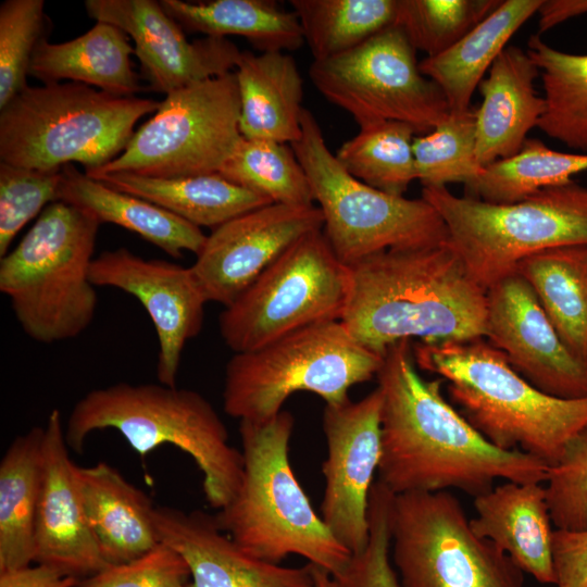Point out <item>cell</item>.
<instances>
[{
  "label": "cell",
  "instance_id": "1",
  "mask_svg": "<svg viewBox=\"0 0 587 587\" xmlns=\"http://www.w3.org/2000/svg\"><path fill=\"white\" fill-rule=\"evenodd\" d=\"M383 394L378 480L392 494L458 489L474 498L498 478L545 484L549 466L490 444L416 371L411 340L391 345L376 375Z\"/></svg>",
  "mask_w": 587,
  "mask_h": 587
},
{
  "label": "cell",
  "instance_id": "2",
  "mask_svg": "<svg viewBox=\"0 0 587 587\" xmlns=\"http://www.w3.org/2000/svg\"><path fill=\"white\" fill-rule=\"evenodd\" d=\"M349 268L350 290L340 321L370 350L384 357L404 339L485 337L486 289L448 240L385 250Z\"/></svg>",
  "mask_w": 587,
  "mask_h": 587
},
{
  "label": "cell",
  "instance_id": "3",
  "mask_svg": "<svg viewBox=\"0 0 587 587\" xmlns=\"http://www.w3.org/2000/svg\"><path fill=\"white\" fill-rule=\"evenodd\" d=\"M416 365L439 375L450 400L490 444L519 449L549 467L587 428V397L563 399L534 387L484 337L419 341Z\"/></svg>",
  "mask_w": 587,
  "mask_h": 587
},
{
  "label": "cell",
  "instance_id": "4",
  "mask_svg": "<svg viewBox=\"0 0 587 587\" xmlns=\"http://www.w3.org/2000/svg\"><path fill=\"white\" fill-rule=\"evenodd\" d=\"M295 419L286 410L262 422L240 421L243 470L233 499L215 522L242 550L279 564L303 557L333 576L352 554L330 533L298 483L288 451Z\"/></svg>",
  "mask_w": 587,
  "mask_h": 587
},
{
  "label": "cell",
  "instance_id": "5",
  "mask_svg": "<svg viewBox=\"0 0 587 587\" xmlns=\"http://www.w3.org/2000/svg\"><path fill=\"white\" fill-rule=\"evenodd\" d=\"M65 428L68 448L84 451L87 437L117 430L142 458L162 445L188 453L201 471L208 503L224 508L242 477V453L213 405L199 392L163 384L121 382L88 391L73 407Z\"/></svg>",
  "mask_w": 587,
  "mask_h": 587
},
{
  "label": "cell",
  "instance_id": "6",
  "mask_svg": "<svg viewBox=\"0 0 587 587\" xmlns=\"http://www.w3.org/2000/svg\"><path fill=\"white\" fill-rule=\"evenodd\" d=\"M99 226L87 211L55 201L0 257V291L33 340L73 339L93 321L98 297L90 268Z\"/></svg>",
  "mask_w": 587,
  "mask_h": 587
},
{
  "label": "cell",
  "instance_id": "7",
  "mask_svg": "<svg viewBox=\"0 0 587 587\" xmlns=\"http://www.w3.org/2000/svg\"><path fill=\"white\" fill-rule=\"evenodd\" d=\"M159 105L76 82L27 86L0 109V162L40 171L73 162L85 173L100 170L125 150L136 123Z\"/></svg>",
  "mask_w": 587,
  "mask_h": 587
},
{
  "label": "cell",
  "instance_id": "8",
  "mask_svg": "<svg viewBox=\"0 0 587 587\" xmlns=\"http://www.w3.org/2000/svg\"><path fill=\"white\" fill-rule=\"evenodd\" d=\"M422 198L438 212L449 243L486 290L529 255L587 246V187L573 179L512 203L458 197L447 187H423Z\"/></svg>",
  "mask_w": 587,
  "mask_h": 587
},
{
  "label": "cell",
  "instance_id": "9",
  "mask_svg": "<svg viewBox=\"0 0 587 587\" xmlns=\"http://www.w3.org/2000/svg\"><path fill=\"white\" fill-rule=\"evenodd\" d=\"M383 360L340 320L309 325L234 353L225 369L223 408L239 421L262 422L278 414L297 391L338 404L349 399L350 387L376 376Z\"/></svg>",
  "mask_w": 587,
  "mask_h": 587
},
{
  "label": "cell",
  "instance_id": "10",
  "mask_svg": "<svg viewBox=\"0 0 587 587\" xmlns=\"http://www.w3.org/2000/svg\"><path fill=\"white\" fill-rule=\"evenodd\" d=\"M301 124V137L290 146L323 214L322 232L345 265L389 249L427 247L448 240L442 218L425 199L389 195L357 179L329 150L308 109Z\"/></svg>",
  "mask_w": 587,
  "mask_h": 587
},
{
  "label": "cell",
  "instance_id": "11",
  "mask_svg": "<svg viewBox=\"0 0 587 587\" xmlns=\"http://www.w3.org/2000/svg\"><path fill=\"white\" fill-rule=\"evenodd\" d=\"M350 290V268L322 229L294 243L218 319L235 353L258 349L300 328L339 321Z\"/></svg>",
  "mask_w": 587,
  "mask_h": 587
},
{
  "label": "cell",
  "instance_id": "12",
  "mask_svg": "<svg viewBox=\"0 0 587 587\" xmlns=\"http://www.w3.org/2000/svg\"><path fill=\"white\" fill-rule=\"evenodd\" d=\"M391 560L401 587H523V572L478 536L449 491L395 495Z\"/></svg>",
  "mask_w": 587,
  "mask_h": 587
},
{
  "label": "cell",
  "instance_id": "13",
  "mask_svg": "<svg viewBox=\"0 0 587 587\" xmlns=\"http://www.w3.org/2000/svg\"><path fill=\"white\" fill-rule=\"evenodd\" d=\"M235 72L167 93L125 150L102 168L145 177L176 178L218 173L242 137Z\"/></svg>",
  "mask_w": 587,
  "mask_h": 587
},
{
  "label": "cell",
  "instance_id": "14",
  "mask_svg": "<svg viewBox=\"0 0 587 587\" xmlns=\"http://www.w3.org/2000/svg\"><path fill=\"white\" fill-rule=\"evenodd\" d=\"M415 51L395 24L345 53L313 61L309 76L320 93L348 112L360 128L394 121L423 135L450 110L440 88L421 72Z\"/></svg>",
  "mask_w": 587,
  "mask_h": 587
},
{
  "label": "cell",
  "instance_id": "15",
  "mask_svg": "<svg viewBox=\"0 0 587 587\" xmlns=\"http://www.w3.org/2000/svg\"><path fill=\"white\" fill-rule=\"evenodd\" d=\"M382 405L377 386L358 401L326 404L323 413L327 455L322 465L321 517L352 555L369 542V497L380 459Z\"/></svg>",
  "mask_w": 587,
  "mask_h": 587
},
{
  "label": "cell",
  "instance_id": "16",
  "mask_svg": "<svg viewBox=\"0 0 587 587\" xmlns=\"http://www.w3.org/2000/svg\"><path fill=\"white\" fill-rule=\"evenodd\" d=\"M323 223L314 204H266L214 228L190 268L207 301L227 307Z\"/></svg>",
  "mask_w": 587,
  "mask_h": 587
},
{
  "label": "cell",
  "instance_id": "17",
  "mask_svg": "<svg viewBox=\"0 0 587 587\" xmlns=\"http://www.w3.org/2000/svg\"><path fill=\"white\" fill-rule=\"evenodd\" d=\"M90 279L96 287L120 289L141 303L157 332L158 380L176 386L183 350L200 333L208 302L190 266L117 248L95 257Z\"/></svg>",
  "mask_w": 587,
  "mask_h": 587
},
{
  "label": "cell",
  "instance_id": "18",
  "mask_svg": "<svg viewBox=\"0 0 587 587\" xmlns=\"http://www.w3.org/2000/svg\"><path fill=\"white\" fill-rule=\"evenodd\" d=\"M488 341L539 390L587 397V367L565 348L528 282L516 271L486 290Z\"/></svg>",
  "mask_w": 587,
  "mask_h": 587
},
{
  "label": "cell",
  "instance_id": "19",
  "mask_svg": "<svg viewBox=\"0 0 587 587\" xmlns=\"http://www.w3.org/2000/svg\"><path fill=\"white\" fill-rule=\"evenodd\" d=\"M90 17L121 28L135 42L150 88L170 93L185 86L230 73L241 54L222 37L189 41L183 27L155 0H86Z\"/></svg>",
  "mask_w": 587,
  "mask_h": 587
},
{
  "label": "cell",
  "instance_id": "20",
  "mask_svg": "<svg viewBox=\"0 0 587 587\" xmlns=\"http://www.w3.org/2000/svg\"><path fill=\"white\" fill-rule=\"evenodd\" d=\"M43 427L34 562L65 576L83 579L110 564L103 558L88 523L59 409L51 410Z\"/></svg>",
  "mask_w": 587,
  "mask_h": 587
},
{
  "label": "cell",
  "instance_id": "21",
  "mask_svg": "<svg viewBox=\"0 0 587 587\" xmlns=\"http://www.w3.org/2000/svg\"><path fill=\"white\" fill-rule=\"evenodd\" d=\"M160 538L187 562V587H312V564L288 567L257 559L221 530L214 516L155 507Z\"/></svg>",
  "mask_w": 587,
  "mask_h": 587
},
{
  "label": "cell",
  "instance_id": "22",
  "mask_svg": "<svg viewBox=\"0 0 587 587\" xmlns=\"http://www.w3.org/2000/svg\"><path fill=\"white\" fill-rule=\"evenodd\" d=\"M539 70L527 51L507 46L478 88L483 97L476 116V159L484 168L520 152L545 110L534 82Z\"/></svg>",
  "mask_w": 587,
  "mask_h": 587
},
{
  "label": "cell",
  "instance_id": "23",
  "mask_svg": "<svg viewBox=\"0 0 587 587\" xmlns=\"http://www.w3.org/2000/svg\"><path fill=\"white\" fill-rule=\"evenodd\" d=\"M474 532L538 583L554 585L553 532L541 483L507 482L474 498Z\"/></svg>",
  "mask_w": 587,
  "mask_h": 587
},
{
  "label": "cell",
  "instance_id": "24",
  "mask_svg": "<svg viewBox=\"0 0 587 587\" xmlns=\"http://www.w3.org/2000/svg\"><path fill=\"white\" fill-rule=\"evenodd\" d=\"M75 478L89 526L110 565L128 562L154 548L160 538L150 498L115 467L75 464Z\"/></svg>",
  "mask_w": 587,
  "mask_h": 587
},
{
  "label": "cell",
  "instance_id": "25",
  "mask_svg": "<svg viewBox=\"0 0 587 587\" xmlns=\"http://www.w3.org/2000/svg\"><path fill=\"white\" fill-rule=\"evenodd\" d=\"M235 75L241 136L290 145L298 141L305 108L303 80L295 59L283 51H241Z\"/></svg>",
  "mask_w": 587,
  "mask_h": 587
},
{
  "label": "cell",
  "instance_id": "26",
  "mask_svg": "<svg viewBox=\"0 0 587 587\" xmlns=\"http://www.w3.org/2000/svg\"><path fill=\"white\" fill-rule=\"evenodd\" d=\"M58 201L78 207L99 223H111L139 235L175 259L184 251L196 255L207 235L201 228L137 196L118 191L79 172L73 164L61 168Z\"/></svg>",
  "mask_w": 587,
  "mask_h": 587
},
{
  "label": "cell",
  "instance_id": "27",
  "mask_svg": "<svg viewBox=\"0 0 587 587\" xmlns=\"http://www.w3.org/2000/svg\"><path fill=\"white\" fill-rule=\"evenodd\" d=\"M133 53L135 49L121 28L97 22L84 35L65 42L51 43L42 37L34 50L29 75L43 84L71 79L111 95L134 97L140 86L132 67Z\"/></svg>",
  "mask_w": 587,
  "mask_h": 587
},
{
  "label": "cell",
  "instance_id": "28",
  "mask_svg": "<svg viewBox=\"0 0 587 587\" xmlns=\"http://www.w3.org/2000/svg\"><path fill=\"white\" fill-rule=\"evenodd\" d=\"M541 0H503L453 46L420 63L421 72L442 91L451 114L469 111L484 75L510 38L533 16Z\"/></svg>",
  "mask_w": 587,
  "mask_h": 587
},
{
  "label": "cell",
  "instance_id": "29",
  "mask_svg": "<svg viewBox=\"0 0 587 587\" xmlns=\"http://www.w3.org/2000/svg\"><path fill=\"white\" fill-rule=\"evenodd\" d=\"M86 175L150 201L199 228L214 229L240 214L273 203L220 173L176 178L145 177L128 172Z\"/></svg>",
  "mask_w": 587,
  "mask_h": 587
},
{
  "label": "cell",
  "instance_id": "30",
  "mask_svg": "<svg viewBox=\"0 0 587 587\" xmlns=\"http://www.w3.org/2000/svg\"><path fill=\"white\" fill-rule=\"evenodd\" d=\"M43 435L35 426L16 436L0 462V572L34 562Z\"/></svg>",
  "mask_w": 587,
  "mask_h": 587
},
{
  "label": "cell",
  "instance_id": "31",
  "mask_svg": "<svg viewBox=\"0 0 587 587\" xmlns=\"http://www.w3.org/2000/svg\"><path fill=\"white\" fill-rule=\"evenodd\" d=\"M516 272L533 288L565 348L587 367V246L535 253Z\"/></svg>",
  "mask_w": 587,
  "mask_h": 587
},
{
  "label": "cell",
  "instance_id": "32",
  "mask_svg": "<svg viewBox=\"0 0 587 587\" xmlns=\"http://www.w3.org/2000/svg\"><path fill=\"white\" fill-rule=\"evenodd\" d=\"M162 8L183 29L204 36H241L260 52L291 51L304 43L294 11L271 0H161Z\"/></svg>",
  "mask_w": 587,
  "mask_h": 587
},
{
  "label": "cell",
  "instance_id": "33",
  "mask_svg": "<svg viewBox=\"0 0 587 587\" xmlns=\"http://www.w3.org/2000/svg\"><path fill=\"white\" fill-rule=\"evenodd\" d=\"M526 51L545 91L537 127L567 148L587 153V54L557 50L538 35L528 39Z\"/></svg>",
  "mask_w": 587,
  "mask_h": 587
},
{
  "label": "cell",
  "instance_id": "34",
  "mask_svg": "<svg viewBox=\"0 0 587 587\" xmlns=\"http://www.w3.org/2000/svg\"><path fill=\"white\" fill-rule=\"evenodd\" d=\"M304 43L321 61L345 53L395 25L399 0H290Z\"/></svg>",
  "mask_w": 587,
  "mask_h": 587
},
{
  "label": "cell",
  "instance_id": "35",
  "mask_svg": "<svg viewBox=\"0 0 587 587\" xmlns=\"http://www.w3.org/2000/svg\"><path fill=\"white\" fill-rule=\"evenodd\" d=\"M585 171L587 153L560 152L539 139L527 138L519 153L484 167L465 187V196L490 203H512L541 188L570 182Z\"/></svg>",
  "mask_w": 587,
  "mask_h": 587
},
{
  "label": "cell",
  "instance_id": "36",
  "mask_svg": "<svg viewBox=\"0 0 587 587\" xmlns=\"http://www.w3.org/2000/svg\"><path fill=\"white\" fill-rule=\"evenodd\" d=\"M415 128L401 122H382L360 128L335 154L342 167L362 183L394 196H403L417 179L412 143Z\"/></svg>",
  "mask_w": 587,
  "mask_h": 587
},
{
  "label": "cell",
  "instance_id": "37",
  "mask_svg": "<svg viewBox=\"0 0 587 587\" xmlns=\"http://www.w3.org/2000/svg\"><path fill=\"white\" fill-rule=\"evenodd\" d=\"M218 173L273 203L314 204L307 174L287 143L241 137Z\"/></svg>",
  "mask_w": 587,
  "mask_h": 587
},
{
  "label": "cell",
  "instance_id": "38",
  "mask_svg": "<svg viewBox=\"0 0 587 587\" xmlns=\"http://www.w3.org/2000/svg\"><path fill=\"white\" fill-rule=\"evenodd\" d=\"M412 149L423 187L471 185L483 171L476 159L475 109L450 113L429 133L415 136Z\"/></svg>",
  "mask_w": 587,
  "mask_h": 587
},
{
  "label": "cell",
  "instance_id": "39",
  "mask_svg": "<svg viewBox=\"0 0 587 587\" xmlns=\"http://www.w3.org/2000/svg\"><path fill=\"white\" fill-rule=\"evenodd\" d=\"M501 0H399L396 24L415 50L442 53L490 14Z\"/></svg>",
  "mask_w": 587,
  "mask_h": 587
},
{
  "label": "cell",
  "instance_id": "40",
  "mask_svg": "<svg viewBox=\"0 0 587 587\" xmlns=\"http://www.w3.org/2000/svg\"><path fill=\"white\" fill-rule=\"evenodd\" d=\"M43 0H5L0 5V109L24 90L34 50L42 38Z\"/></svg>",
  "mask_w": 587,
  "mask_h": 587
},
{
  "label": "cell",
  "instance_id": "41",
  "mask_svg": "<svg viewBox=\"0 0 587 587\" xmlns=\"http://www.w3.org/2000/svg\"><path fill=\"white\" fill-rule=\"evenodd\" d=\"M61 170L40 171L0 162V257L18 232L58 201Z\"/></svg>",
  "mask_w": 587,
  "mask_h": 587
},
{
  "label": "cell",
  "instance_id": "42",
  "mask_svg": "<svg viewBox=\"0 0 587 587\" xmlns=\"http://www.w3.org/2000/svg\"><path fill=\"white\" fill-rule=\"evenodd\" d=\"M394 499L395 494L379 480L373 484L367 510L369 542L335 576L342 587H401L390 560Z\"/></svg>",
  "mask_w": 587,
  "mask_h": 587
},
{
  "label": "cell",
  "instance_id": "43",
  "mask_svg": "<svg viewBox=\"0 0 587 587\" xmlns=\"http://www.w3.org/2000/svg\"><path fill=\"white\" fill-rule=\"evenodd\" d=\"M545 487L555 528L586 529L587 428L572 439L559 462L549 467Z\"/></svg>",
  "mask_w": 587,
  "mask_h": 587
},
{
  "label": "cell",
  "instance_id": "44",
  "mask_svg": "<svg viewBox=\"0 0 587 587\" xmlns=\"http://www.w3.org/2000/svg\"><path fill=\"white\" fill-rule=\"evenodd\" d=\"M190 570L174 548L160 541L128 562L110 565L74 587H187Z\"/></svg>",
  "mask_w": 587,
  "mask_h": 587
},
{
  "label": "cell",
  "instance_id": "45",
  "mask_svg": "<svg viewBox=\"0 0 587 587\" xmlns=\"http://www.w3.org/2000/svg\"><path fill=\"white\" fill-rule=\"evenodd\" d=\"M553 567L557 587H587V528L554 529Z\"/></svg>",
  "mask_w": 587,
  "mask_h": 587
},
{
  "label": "cell",
  "instance_id": "46",
  "mask_svg": "<svg viewBox=\"0 0 587 587\" xmlns=\"http://www.w3.org/2000/svg\"><path fill=\"white\" fill-rule=\"evenodd\" d=\"M78 580L42 564L0 572V587H74Z\"/></svg>",
  "mask_w": 587,
  "mask_h": 587
},
{
  "label": "cell",
  "instance_id": "47",
  "mask_svg": "<svg viewBox=\"0 0 587 587\" xmlns=\"http://www.w3.org/2000/svg\"><path fill=\"white\" fill-rule=\"evenodd\" d=\"M536 13L539 36L569 18L587 13V0H541Z\"/></svg>",
  "mask_w": 587,
  "mask_h": 587
},
{
  "label": "cell",
  "instance_id": "48",
  "mask_svg": "<svg viewBox=\"0 0 587 587\" xmlns=\"http://www.w3.org/2000/svg\"><path fill=\"white\" fill-rule=\"evenodd\" d=\"M312 587H342L341 583L327 571L312 564Z\"/></svg>",
  "mask_w": 587,
  "mask_h": 587
}]
</instances>
